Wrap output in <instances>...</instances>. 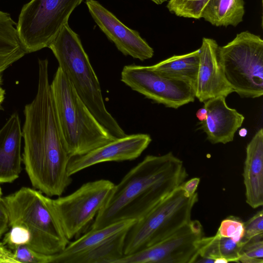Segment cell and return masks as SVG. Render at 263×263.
<instances>
[{"label": "cell", "mask_w": 263, "mask_h": 263, "mask_svg": "<svg viewBox=\"0 0 263 263\" xmlns=\"http://www.w3.org/2000/svg\"><path fill=\"white\" fill-rule=\"evenodd\" d=\"M115 185L106 179L90 181L67 196L52 199L55 212L69 240L78 238L88 228L107 202Z\"/></svg>", "instance_id": "9"}, {"label": "cell", "mask_w": 263, "mask_h": 263, "mask_svg": "<svg viewBox=\"0 0 263 263\" xmlns=\"http://www.w3.org/2000/svg\"><path fill=\"white\" fill-rule=\"evenodd\" d=\"M83 0H31L24 5L16 28L27 53L48 47Z\"/></svg>", "instance_id": "8"}, {"label": "cell", "mask_w": 263, "mask_h": 263, "mask_svg": "<svg viewBox=\"0 0 263 263\" xmlns=\"http://www.w3.org/2000/svg\"><path fill=\"white\" fill-rule=\"evenodd\" d=\"M152 141L145 134L126 135L100 146L85 154L71 157L68 164L70 176L100 163L132 160L139 157Z\"/></svg>", "instance_id": "13"}, {"label": "cell", "mask_w": 263, "mask_h": 263, "mask_svg": "<svg viewBox=\"0 0 263 263\" xmlns=\"http://www.w3.org/2000/svg\"><path fill=\"white\" fill-rule=\"evenodd\" d=\"M262 237L263 234H261L246 241L241 248L240 255L251 258L262 259Z\"/></svg>", "instance_id": "29"}, {"label": "cell", "mask_w": 263, "mask_h": 263, "mask_svg": "<svg viewBox=\"0 0 263 263\" xmlns=\"http://www.w3.org/2000/svg\"><path fill=\"white\" fill-rule=\"evenodd\" d=\"M50 89L61 138L71 158L116 139L96 119L59 67Z\"/></svg>", "instance_id": "3"}, {"label": "cell", "mask_w": 263, "mask_h": 263, "mask_svg": "<svg viewBox=\"0 0 263 263\" xmlns=\"http://www.w3.org/2000/svg\"><path fill=\"white\" fill-rule=\"evenodd\" d=\"M15 263H51L52 255L36 252L26 245H20L11 250Z\"/></svg>", "instance_id": "26"}, {"label": "cell", "mask_w": 263, "mask_h": 263, "mask_svg": "<svg viewBox=\"0 0 263 263\" xmlns=\"http://www.w3.org/2000/svg\"><path fill=\"white\" fill-rule=\"evenodd\" d=\"M121 81L146 98L169 108L177 109L195 99L192 84L161 75L150 66H125Z\"/></svg>", "instance_id": "10"}, {"label": "cell", "mask_w": 263, "mask_h": 263, "mask_svg": "<svg viewBox=\"0 0 263 263\" xmlns=\"http://www.w3.org/2000/svg\"><path fill=\"white\" fill-rule=\"evenodd\" d=\"M245 241L236 242L232 239L221 236L201 238L197 242L199 256L213 259L214 262H238Z\"/></svg>", "instance_id": "23"}, {"label": "cell", "mask_w": 263, "mask_h": 263, "mask_svg": "<svg viewBox=\"0 0 263 263\" xmlns=\"http://www.w3.org/2000/svg\"><path fill=\"white\" fill-rule=\"evenodd\" d=\"M0 263H14L12 251L0 242Z\"/></svg>", "instance_id": "32"}, {"label": "cell", "mask_w": 263, "mask_h": 263, "mask_svg": "<svg viewBox=\"0 0 263 263\" xmlns=\"http://www.w3.org/2000/svg\"><path fill=\"white\" fill-rule=\"evenodd\" d=\"M226 98L218 96L203 102L207 116L204 121L199 122V128L212 144L233 141L235 134L245 120L243 115L227 105Z\"/></svg>", "instance_id": "15"}, {"label": "cell", "mask_w": 263, "mask_h": 263, "mask_svg": "<svg viewBox=\"0 0 263 263\" xmlns=\"http://www.w3.org/2000/svg\"><path fill=\"white\" fill-rule=\"evenodd\" d=\"M136 221L135 219L124 220L98 229H90L74 241L69 242L62 252L52 255L51 263H65L70 257L87 251L112 236L128 230Z\"/></svg>", "instance_id": "18"}, {"label": "cell", "mask_w": 263, "mask_h": 263, "mask_svg": "<svg viewBox=\"0 0 263 263\" xmlns=\"http://www.w3.org/2000/svg\"><path fill=\"white\" fill-rule=\"evenodd\" d=\"M218 45L203 37L200 49L198 74L193 85L195 98L200 102L218 96L228 97L234 92L227 81L217 58Z\"/></svg>", "instance_id": "14"}, {"label": "cell", "mask_w": 263, "mask_h": 263, "mask_svg": "<svg viewBox=\"0 0 263 263\" xmlns=\"http://www.w3.org/2000/svg\"><path fill=\"white\" fill-rule=\"evenodd\" d=\"M198 198L197 192L189 196L180 185L128 229L124 255L159 242L189 222Z\"/></svg>", "instance_id": "6"}, {"label": "cell", "mask_w": 263, "mask_h": 263, "mask_svg": "<svg viewBox=\"0 0 263 263\" xmlns=\"http://www.w3.org/2000/svg\"><path fill=\"white\" fill-rule=\"evenodd\" d=\"M244 233V222L238 217L234 216L223 219L216 233L221 236L230 238L236 242L242 240Z\"/></svg>", "instance_id": "25"}, {"label": "cell", "mask_w": 263, "mask_h": 263, "mask_svg": "<svg viewBox=\"0 0 263 263\" xmlns=\"http://www.w3.org/2000/svg\"><path fill=\"white\" fill-rule=\"evenodd\" d=\"M4 236L3 243L11 250L20 245L28 246L30 240L28 231L24 227L14 225Z\"/></svg>", "instance_id": "27"}, {"label": "cell", "mask_w": 263, "mask_h": 263, "mask_svg": "<svg viewBox=\"0 0 263 263\" xmlns=\"http://www.w3.org/2000/svg\"><path fill=\"white\" fill-rule=\"evenodd\" d=\"M2 189H1V187L0 186V198L2 197Z\"/></svg>", "instance_id": "38"}, {"label": "cell", "mask_w": 263, "mask_h": 263, "mask_svg": "<svg viewBox=\"0 0 263 263\" xmlns=\"http://www.w3.org/2000/svg\"><path fill=\"white\" fill-rule=\"evenodd\" d=\"M38 85L25 105L22 161L32 185L49 197L60 196L72 182L67 172L71 157L62 141L48 77V61L39 59Z\"/></svg>", "instance_id": "1"}, {"label": "cell", "mask_w": 263, "mask_h": 263, "mask_svg": "<svg viewBox=\"0 0 263 263\" xmlns=\"http://www.w3.org/2000/svg\"><path fill=\"white\" fill-rule=\"evenodd\" d=\"M9 227L8 217L2 197L0 198V238Z\"/></svg>", "instance_id": "30"}, {"label": "cell", "mask_w": 263, "mask_h": 263, "mask_svg": "<svg viewBox=\"0 0 263 263\" xmlns=\"http://www.w3.org/2000/svg\"><path fill=\"white\" fill-rule=\"evenodd\" d=\"M246 202L256 209L263 204V129L260 128L246 147L243 166Z\"/></svg>", "instance_id": "17"}, {"label": "cell", "mask_w": 263, "mask_h": 263, "mask_svg": "<svg viewBox=\"0 0 263 263\" xmlns=\"http://www.w3.org/2000/svg\"><path fill=\"white\" fill-rule=\"evenodd\" d=\"M199 55V48L186 54L173 55L150 66L161 75L186 81L193 85L198 74Z\"/></svg>", "instance_id": "21"}, {"label": "cell", "mask_w": 263, "mask_h": 263, "mask_svg": "<svg viewBox=\"0 0 263 263\" xmlns=\"http://www.w3.org/2000/svg\"><path fill=\"white\" fill-rule=\"evenodd\" d=\"M5 95V91L0 86V106L4 100Z\"/></svg>", "instance_id": "35"}, {"label": "cell", "mask_w": 263, "mask_h": 263, "mask_svg": "<svg viewBox=\"0 0 263 263\" xmlns=\"http://www.w3.org/2000/svg\"><path fill=\"white\" fill-rule=\"evenodd\" d=\"M9 227L17 225L29 232L27 246L47 255L62 252L70 242L53 206L50 197L35 189L22 187L2 198Z\"/></svg>", "instance_id": "5"}, {"label": "cell", "mask_w": 263, "mask_h": 263, "mask_svg": "<svg viewBox=\"0 0 263 263\" xmlns=\"http://www.w3.org/2000/svg\"><path fill=\"white\" fill-rule=\"evenodd\" d=\"M187 176L182 161L172 152L146 156L115 185L90 229L140 219L179 187Z\"/></svg>", "instance_id": "2"}, {"label": "cell", "mask_w": 263, "mask_h": 263, "mask_svg": "<svg viewBox=\"0 0 263 263\" xmlns=\"http://www.w3.org/2000/svg\"><path fill=\"white\" fill-rule=\"evenodd\" d=\"M245 224V233L242 239L247 241L251 238L263 234V211L257 212L253 217L249 219Z\"/></svg>", "instance_id": "28"}, {"label": "cell", "mask_w": 263, "mask_h": 263, "mask_svg": "<svg viewBox=\"0 0 263 263\" xmlns=\"http://www.w3.org/2000/svg\"><path fill=\"white\" fill-rule=\"evenodd\" d=\"M26 54L18 35L16 23L9 13L0 10V85L4 71Z\"/></svg>", "instance_id": "19"}, {"label": "cell", "mask_w": 263, "mask_h": 263, "mask_svg": "<svg viewBox=\"0 0 263 263\" xmlns=\"http://www.w3.org/2000/svg\"><path fill=\"white\" fill-rule=\"evenodd\" d=\"M244 0H209L201 18L216 27H235L243 21Z\"/></svg>", "instance_id": "22"}, {"label": "cell", "mask_w": 263, "mask_h": 263, "mask_svg": "<svg viewBox=\"0 0 263 263\" xmlns=\"http://www.w3.org/2000/svg\"><path fill=\"white\" fill-rule=\"evenodd\" d=\"M238 262L244 263H262L263 260L262 259L251 258L243 255H240Z\"/></svg>", "instance_id": "33"}, {"label": "cell", "mask_w": 263, "mask_h": 263, "mask_svg": "<svg viewBox=\"0 0 263 263\" xmlns=\"http://www.w3.org/2000/svg\"><path fill=\"white\" fill-rule=\"evenodd\" d=\"M157 5H161L168 0H150Z\"/></svg>", "instance_id": "37"}, {"label": "cell", "mask_w": 263, "mask_h": 263, "mask_svg": "<svg viewBox=\"0 0 263 263\" xmlns=\"http://www.w3.org/2000/svg\"><path fill=\"white\" fill-rule=\"evenodd\" d=\"M199 182V178H193L185 182H184L181 185V187L188 196H191L196 192Z\"/></svg>", "instance_id": "31"}, {"label": "cell", "mask_w": 263, "mask_h": 263, "mask_svg": "<svg viewBox=\"0 0 263 263\" xmlns=\"http://www.w3.org/2000/svg\"><path fill=\"white\" fill-rule=\"evenodd\" d=\"M85 4L95 22L124 55L140 61L153 57L154 49L137 31L126 26L99 2L86 0Z\"/></svg>", "instance_id": "12"}, {"label": "cell", "mask_w": 263, "mask_h": 263, "mask_svg": "<svg viewBox=\"0 0 263 263\" xmlns=\"http://www.w3.org/2000/svg\"><path fill=\"white\" fill-rule=\"evenodd\" d=\"M119 233L96 246L68 258L65 263H115L124 256L127 232Z\"/></svg>", "instance_id": "20"}, {"label": "cell", "mask_w": 263, "mask_h": 263, "mask_svg": "<svg viewBox=\"0 0 263 263\" xmlns=\"http://www.w3.org/2000/svg\"><path fill=\"white\" fill-rule=\"evenodd\" d=\"M238 134L241 137H245L248 134V130L246 128H242L239 130Z\"/></svg>", "instance_id": "36"}, {"label": "cell", "mask_w": 263, "mask_h": 263, "mask_svg": "<svg viewBox=\"0 0 263 263\" xmlns=\"http://www.w3.org/2000/svg\"><path fill=\"white\" fill-rule=\"evenodd\" d=\"M217 58L224 77L241 98H256L263 95V40L248 31L237 33L223 46Z\"/></svg>", "instance_id": "7"}, {"label": "cell", "mask_w": 263, "mask_h": 263, "mask_svg": "<svg viewBox=\"0 0 263 263\" xmlns=\"http://www.w3.org/2000/svg\"><path fill=\"white\" fill-rule=\"evenodd\" d=\"M196 115L200 122L204 121L207 116V110L204 107L200 108L196 112Z\"/></svg>", "instance_id": "34"}, {"label": "cell", "mask_w": 263, "mask_h": 263, "mask_svg": "<svg viewBox=\"0 0 263 263\" xmlns=\"http://www.w3.org/2000/svg\"><path fill=\"white\" fill-rule=\"evenodd\" d=\"M22 131L16 112L0 129V183H11L21 172Z\"/></svg>", "instance_id": "16"}, {"label": "cell", "mask_w": 263, "mask_h": 263, "mask_svg": "<svg viewBox=\"0 0 263 263\" xmlns=\"http://www.w3.org/2000/svg\"><path fill=\"white\" fill-rule=\"evenodd\" d=\"M59 67L96 119L115 138L126 135L107 111L100 84L79 37L65 24L49 45Z\"/></svg>", "instance_id": "4"}, {"label": "cell", "mask_w": 263, "mask_h": 263, "mask_svg": "<svg viewBox=\"0 0 263 263\" xmlns=\"http://www.w3.org/2000/svg\"><path fill=\"white\" fill-rule=\"evenodd\" d=\"M209 0H170L166 5L169 11L179 17L199 19Z\"/></svg>", "instance_id": "24"}, {"label": "cell", "mask_w": 263, "mask_h": 263, "mask_svg": "<svg viewBox=\"0 0 263 263\" xmlns=\"http://www.w3.org/2000/svg\"><path fill=\"white\" fill-rule=\"evenodd\" d=\"M203 234L201 223L191 220L159 242L124 255L115 263L195 262L199 255L197 242Z\"/></svg>", "instance_id": "11"}]
</instances>
